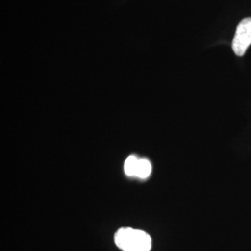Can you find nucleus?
Segmentation results:
<instances>
[{"instance_id": "f257e3e1", "label": "nucleus", "mask_w": 251, "mask_h": 251, "mask_svg": "<svg viewBox=\"0 0 251 251\" xmlns=\"http://www.w3.org/2000/svg\"><path fill=\"white\" fill-rule=\"evenodd\" d=\"M117 247L124 251H150L152 239L148 233L132 228H121L115 235Z\"/></svg>"}, {"instance_id": "f03ea898", "label": "nucleus", "mask_w": 251, "mask_h": 251, "mask_svg": "<svg viewBox=\"0 0 251 251\" xmlns=\"http://www.w3.org/2000/svg\"><path fill=\"white\" fill-rule=\"evenodd\" d=\"M251 45V17L243 19L236 28L232 48L235 55L242 57Z\"/></svg>"}, {"instance_id": "7ed1b4c3", "label": "nucleus", "mask_w": 251, "mask_h": 251, "mask_svg": "<svg viewBox=\"0 0 251 251\" xmlns=\"http://www.w3.org/2000/svg\"><path fill=\"white\" fill-rule=\"evenodd\" d=\"M151 171H152V165L150 161L144 158H141V159L139 158L135 177L145 179L151 174Z\"/></svg>"}, {"instance_id": "20e7f679", "label": "nucleus", "mask_w": 251, "mask_h": 251, "mask_svg": "<svg viewBox=\"0 0 251 251\" xmlns=\"http://www.w3.org/2000/svg\"><path fill=\"white\" fill-rule=\"evenodd\" d=\"M139 162V158L136 156H128L125 161L124 165V170H125L126 174L127 176H135L136 174V170H137V165Z\"/></svg>"}]
</instances>
